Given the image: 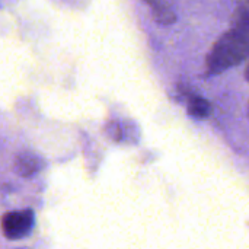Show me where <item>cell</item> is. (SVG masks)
<instances>
[{
    "instance_id": "1",
    "label": "cell",
    "mask_w": 249,
    "mask_h": 249,
    "mask_svg": "<svg viewBox=\"0 0 249 249\" xmlns=\"http://www.w3.org/2000/svg\"><path fill=\"white\" fill-rule=\"evenodd\" d=\"M249 57V20H236L213 44L206 57V73L213 76L238 66Z\"/></svg>"
},
{
    "instance_id": "3",
    "label": "cell",
    "mask_w": 249,
    "mask_h": 249,
    "mask_svg": "<svg viewBox=\"0 0 249 249\" xmlns=\"http://www.w3.org/2000/svg\"><path fill=\"white\" fill-rule=\"evenodd\" d=\"M45 168V160L35 152L25 150L15 156L13 160V169L19 177L29 178L35 177Z\"/></svg>"
},
{
    "instance_id": "4",
    "label": "cell",
    "mask_w": 249,
    "mask_h": 249,
    "mask_svg": "<svg viewBox=\"0 0 249 249\" xmlns=\"http://www.w3.org/2000/svg\"><path fill=\"white\" fill-rule=\"evenodd\" d=\"M147 4L152 10L153 19L156 22H159L160 25H172L177 20V15L171 4H168L165 1H159V0L147 1Z\"/></svg>"
},
{
    "instance_id": "5",
    "label": "cell",
    "mask_w": 249,
    "mask_h": 249,
    "mask_svg": "<svg viewBox=\"0 0 249 249\" xmlns=\"http://www.w3.org/2000/svg\"><path fill=\"white\" fill-rule=\"evenodd\" d=\"M187 111L191 117L194 118H198V120H203V118H207L212 112V105L207 99L201 98V96H193L190 101H188V107H187Z\"/></svg>"
},
{
    "instance_id": "7",
    "label": "cell",
    "mask_w": 249,
    "mask_h": 249,
    "mask_svg": "<svg viewBox=\"0 0 249 249\" xmlns=\"http://www.w3.org/2000/svg\"><path fill=\"white\" fill-rule=\"evenodd\" d=\"M248 111H249V108H248Z\"/></svg>"
},
{
    "instance_id": "6",
    "label": "cell",
    "mask_w": 249,
    "mask_h": 249,
    "mask_svg": "<svg viewBox=\"0 0 249 249\" xmlns=\"http://www.w3.org/2000/svg\"><path fill=\"white\" fill-rule=\"evenodd\" d=\"M245 77H247V80L249 82V64L247 66V70H245Z\"/></svg>"
},
{
    "instance_id": "2",
    "label": "cell",
    "mask_w": 249,
    "mask_h": 249,
    "mask_svg": "<svg viewBox=\"0 0 249 249\" xmlns=\"http://www.w3.org/2000/svg\"><path fill=\"white\" fill-rule=\"evenodd\" d=\"M35 226V212L32 209H23L16 212H9L0 219V229L6 239L19 241L32 232Z\"/></svg>"
}]
</instances>
